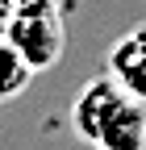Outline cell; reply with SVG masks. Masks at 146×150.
<instances>
[{
    "instance_id": "obj_1",
    "label": "cell",
    "mask_w": 146,
    "mask_h": 150,
    "mask_svg": "<svg viewBox=\"0 0 146 150\" xmlns=\"http://www.w3.org/2000/svg\"><path fill=\"white\" fill-rule=\"evenodd\" d=\"M71 129L96 150H146V104L130 96L113 75H100L75 92Z\"/></svg>"
},
{
    "instance_id": "obj_2",
    "label": "cell",
    "mask_w": 146,
    "mask_h": 150,
    "mask_svg": "<svg viewBox=\"0 0 146 150\" xmlns=\"http://www.w3.org/2000/svg\"><path fill=\"white\" fill-rule=\"evenodd\" d=\"M4 42L17 46V54L33 67L46 71L63 59L67 50V25H63V8L59 4H33V8H17L9 21V38Z\"/></svg>"
},
{
    "instance_id": "obj_3",
    "label": "cell",
    "mask_w": 146,
    "mask_h": 150,
    "mask_svg": "<svg viewBox=\"0 0 146 150\" xmlns=\"http://www.w3.org/2000/svg\"><path fill=\"white\" fill-rule=\"evenodd\" d=\"M108 75L146 104V21L108 46Z\"/></svg>"
},
{
    "instance_id": "obj_4",
    "label": "cell",
    "mask_w": 146,
    "mask_h": 150,
    "mask_svg": "<svg viewBox=\"0 0 146 150\" xmlns=\"http://www.w3.org/2000/svg\"><path fill=\"white\" fill-rule=\"evenodd\" d=\"M29 79H33V67L17 54L13 42H0V104H4V100H17L29 88Z\"/></svg>"
},
{
    "instance_id": "obj_5",
    "label": "cell",
    "mask_w": 146,
    "mask_h": 150,
    "mask_svg": "<svg viewBox=\"0 0 146 150\" xmlns=\"http://www.w3.org/2000/svg\"><path fill=\"white\" fill-rule=\"evenodd\" d=\"M9 21H13V8H9V0H0V42L9 38Z\"/></svg>"
},
{
    "instance_id": "obj_6",
    "label": "cell",
    "mask_w": 146,
    "mask_h": 150,
    "mask_svg": "<svg viewBox=\"0 0 146 150\" xmlns=\"http://www.w3.org/2000/svg\"><path fill=\"white\" fill-rule=\"evenodd\" d=\"M33 4H59V0H9V8H33Z\"/></svg>"
}]
</instances>
